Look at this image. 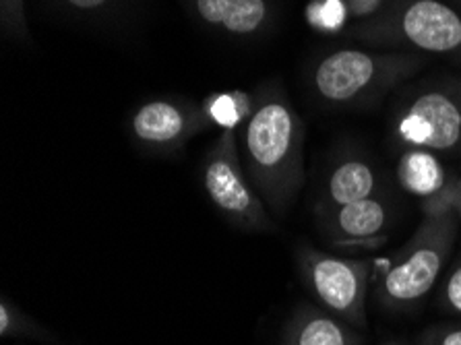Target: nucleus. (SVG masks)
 Returning a JSON list of instances; mask_svg holds the SVG:
<instances>
[{
    "label": "nucleus",
    "instance_id": "nucleus-7",
    "mask_svg": "<svg viewBox=\"0 0 461 345\" xmlns=\"http://www.w3.org/2000/svg\"><path fill=\"white\" fill-rule=\"evenodd\" d=\"M201 180L207 199L234 228L244 232H271L276 228L267 205L244 170L236 131H221L209 147Z\"/></svg>",
    "mask_w": 461,
    "mask_h": 345
},
{
    "label": "nucleus",
    "instance_id": "nucleus-5",
    "mask_svg": "<svg viewBox=\"0 0 461 345\" xmlns=\"http://www.w3.org/2000/svg\"><path fill=\"white\" fill-rule=\"evenodd\" d=\"M391 137L400 150L461 156V79H435L402 95L391 118Z\"/></svg>",
    "mask_w": 461,
    "mask_h": 345
},
{
    "label": "nucleus",
    "instance_id": "nucleus-20",
    "mask_svg": "<svg viewBox=\"0 0 461 345\" xmlns=\"http://www.w3.org/2000/svg\"><path fill=\"white\" fill-rule=\"evenodd\" d=\"M416 345H461V325H435L426 329Z\"/></svg>",
    "mask_w": 461,
    "mask_h": 345
},
{
    "label": "nucleus",
    "instance_id": "nucleus-22",
    "mask_svg": "<svg viewBox=\"0 0 461 345\" xmlns=\"http://www.w3.org/2000/svg\"><path fill=\"white\" fill-rule=\"evenodd\" d=\"M383 345H410V343H406V341H400V340H389V341H385Z\"/></svg>",
    "mask_w": 461,
    "mask_h": 345
},
{
    "label": "nucleus",
    "instance_id": "nucleus-18",
    "mask_svg": "<svg viewBox=\"0 0 461 345\" xmlns=\"http://www.w3.org/2000/svg\"><path fill=\"white\" fill-rule=\"evenodd\" d=\"M62 11L81 17H100L110 15L122 0H54Z\"/></svg>",
    "mask_w": 461,
    "mask_h": 345
},
{
    "label": "nucleus",
    "instance_id": "nucleus-17",
    "mask_svg": "<svg viewBox=\"0 0 461 345\" xmlns=\"http://www.w3.org/2000/svg\"><path fill=\"white\" fill-rule=\"evenodd\" d=\"M437 306L443 313L456 314L461 319V257L456 259V263L447 271L441 287H438Z\"/></svg>",
    "mask_w": 461,
    "mask_h": 345
},
{
    "label": "nucleus",
    "instance_id": "nucleus-16",
    "mask_svg": "<svg viewBox=\"0 0 461 345\" xmlns=\"http://www.w3.org/2000/svg\"><path fill=\"white\" fill-rule=\"evenodd\" d=\"M3 32L15 41H32L30 23L25 17V0H0Z\"/></svg>",
    "mask_w": 461,
    "mask_h": 345
},
{
    "label": "nucleus",
    "instance_id": "nucleus-4",
    "mask_svg": "<svg viewBox=\"0 0 461 345\" xmlns=\"http://www.w3.org/2000/svg\"><path fill=\"white\" fill-rule=\"evenodd\" d=\"M346 38L461 62V13L443 0H389L373 17L348 27Z\"/></svg>",
    "mask_w": 461,
    "mask_h": 345
},
{
    "label": "nucleus",
    "instance_id": "nucleus-10",
    "mask_svg": "<svg viewBox=\"0 0 461 345\" xmlns=\"http://www.w3.org/2000/svg\"><path fill=\"white\" fill-rule=\"evenodd\" d=\"M186 11L220 35L232 40H258L274 30L276 0H183Z\"/></svg>",
    "mask_w": 461,
    "mask_h": 345
},
{
    "label": "nucleus",
    "instance_id": "nucleus-2",
    "mask_svg": "<svg viewBox=\"0 0 461 345\" xmlns=\"http://www.w3.org/2000/svg\"><path fill=\"white\" fill-rule=\"evenodd\" d=\"M457 232L459 220L451 209L424 213L410 241L375 263V300L389 313H410L420 306L438 284Z\"/></svg>",
    "mask_w": 461,
    "mask_h": 345
},
{
    "label": "nucleus",
    "instance_id": "nucleus-3",
    "mask_svg": "<svg viewBox=\"0 0 461 345\" xmlns=\"http://www.w3.org/2000/svg\"><path fill=\"white\" fill-rule=\"evenodd\" d=\"M429 59L406 50L339 48L323 54L309 75L312 95L331 108H358L379 100L420 73Z\"/></svg>",
    "mask_w": 461,
    "mask_h": 345
},
{
    "label": "nucleus",
    "instance_id": "nucleus-19",
    "mask_svg": "<svg viewBox=\"0 0 461 345\" xmlns=\"http://www.w3.org/2000/svg\"><path fill=\"white\" fill-rule=\"evenodd\" d=\"M441 209H451L453 213L457 215L459 225H461V176L453 174V178L447 188L443 190L437 199L422 205V213H430V211H441Z\"/></svg>",
    "mask_w": 461,
    "mask_h": 345
},
{
    "label": "nucleus",
    "instance_id": "nucleus-23",
    "mask_svg": "<svg viewBox=\"0 0 461 345\" xmlns=\"http://www.w3.org/2000/svg\"><path fill=\"white\" fill-rule=\"evenodd\" d=\"M457 3H461V0H457Z\"/></svg>",
    "mask_w": 461,
    "mask_h": 345
},
{
    "label": "nucleus",
    "instance_id": "nucleus-9",
    "mask_svg": "<svg viewBox=\"0 0 461 345\" xmlns=\"http://www.w3.org/2000/svg\"><path fill=\"white\" fill-rule=\"evenodd\" d=\"M321 234L338 249H376L393 228V205L387 195L314 213Z\"/></svg>",
    "mask_w": 461,
    "mask_h": 345
},
{
    "label": "nucleus",
    "instance_id": "nucleus-15",
    "mask_svg": "<svg viewBox=\"0 0 461 345\" xmlns=\"http://www.w3.org/2000/svg\"><path fill=\"white\" fill-rule=\"evenodd\" d=\"M0 337L3 340H38L50 341V331L44 329L33 316L19 308L9 295L0 298Z\"/></svg>",
    "mask_w": 461,
    "mask_h": 345
},
{
    "label": "nucleus",
    "instance_id": "nucleus-12",
    "mask_svg": "<svg viewBox=\"0 0 461 345\" xmlns=\"http://www.w3.org/2000/svg\"><path fill=\"white\" fill-rule=\"evenodd\" d=\"M282 345H362V335L319 304H300L285 321Z\"/></svg>",
    "mask_w": 461,
    "mask_h": 345
},
{
    "label": "nucleus",
    "instance_id": "nucleus-14",
    "mask_svg": "<svg viewBox=\"0 0 461 345\" xmlns=\"http://www.w3.org/2000/svg\"><path fill=\"white\" fill-rule=\"evenodd\" d=\"M201 105H203L212 126H218L220 131H239L253 114L255 91L253 94L244 89L218 91V94L207 95Z\"/></svg>",
    "mask_w": 461,
    "mask_h": 345
},
{
    "label": "nucleus",
    "instance_id": "nucleus-13",
    "mask_svg": "<svg viewBox=\"0 0 461 345\" xmlns=\"http://www.w3.org/2000/svg\"><path fill=\"white\" fill-rule=\"evenodd\" d=\"M395 178L408 195L426 205L437 199L449 185L453 174L447 170L441 156L426 150H403L395 166Z\"/></svg>",
    "mask_w": 461,
    "mask_h": 345
},
{
    "label": "nucleus",
    "instance_id": "nucleus-21",
    "mask_svg": "<svg viewBox=\"0 0 461 345\" xmlns=\"http://www.w3.org/2000/svg\"><path fill=\"white\" fill-rule=\"evenodd\" d=\"M344 3L348 6V15L356 21H362L379 13L389 0H344Z\"/></svg>",
    "mask_w": 461,
    "mask_h": 345
},
{
    "label": "nucleus",
    "instance_id": "nucleus-6",
    "mask_svg": "<svg viewBox=\"0 0 461 345\" xmlns=\"http://www.w3.org/2000/svg\"><path fill=\"white\" fill-rule=\"evenodd\" d=\"M294 257L300 279L314 302L352 327L366 329V300L375 260L331 255L306 242L298 244Z\"/></svg>",
    "mask_w": 461,
    "mask_h": 345
},
{
    "label": "nucleus",
    "instance_id": "nucleus-11",
    "mask_svg": "<svg viewBox=\"0 0 461 345\" xmlns=\"http://www.w3.org/2000/svg\"><path fill=\"white\" fill-rule=\"evenodd\" d=\"M376 195H383V190L381 174L373 161L358 153H346L327 172L319 199L314 203V213L352 205Z\"/></svg>",
    "mask_w": 461,
    "mask_h": 345
},
{
    "label": "nucleus",
    "instance_id": "nucleus-1",
    "mask_svg": "<svg viewBox=\"0 0 461 345\" xmlns=\"http://www.w3.org/2000/svg\"><path fill=\"white\" fill-rule=\"evenodd\" d=\"M239 150L250 182L267 209L285 215L304 186V123L282 86L255 91V110L239 131Z\"/></svg>",
    "mask_w": 461,
    "mask_h": 345
},
{
    "label": "nucleus",
    "instance_id": "nucleus-8",
    "mask_svg": "<svg viewBox=\"0 0 461 345\" xmlns=\"http://www.w3.org/2000/svg\"><path fill=\"white\" fill-rule=\"evenodd\" d=\"M212 129L203 105L185 97L148 100L129 118V132L139 150L153 156H174L183 151L194 135Z\"/></svg>",
    "mask_w": 461,
    "mask_h": 345
}]
</instances>
